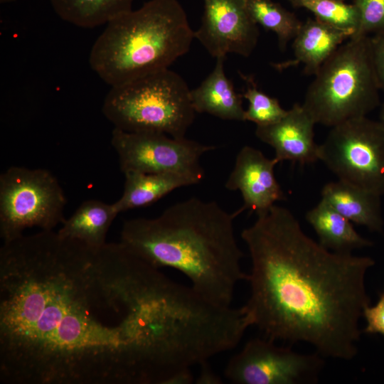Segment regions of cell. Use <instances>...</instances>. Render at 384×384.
I'll return each mask as SVG.
<instances>
[{"instance_id":"3957f363","label":"cell","mask_w":384,"mask_h":384,"mask_svg":"<svg viewBox=\"0 0 384 384\" xmlns=\"http://www.w3.org/2000/svg\"><path fill=\"white\" fill-rule=\"evenodd\" d=\"M237 215L214 201L190 198L156 218L124 221L120 242L154 267L182 273L208 302L230 307L237 284L247 277L235 235Z\"/></svg>"},{"instance_id":"6da1fadb","label":"cell","mask_w":384,"mask_h":384,"mask_svg":"<svg viewBox=\"0 0 384 384\" xmlns=\"http://www.w3.org/2000/svg\"><path fill=\"white\" fill-rule=\"evenodd\" d=\"M195 326L188 288L120 241L41 230L0 248L1 383L167 384Z\"/></svg>"},{"instance_id":"d4e9b609","label":"cell","mask_w":384,"mask_h":384,"mask_svg":"<svg viewBox=\"0 0 384 384\" xmlns=\"http://www.w3.org/2000/svg\"><path fill=\"white\" fill-rule=\"evenodd\" d=\"M363 316L366 321L363 332L384 336V292L380 294L375 305H369L363 309Z\"/></svg>"},{"instance_id":"83f0119b","label":"cell","mask_w":384,"mask_h":384,"mask_svg":"<svg viewBox=\"0 0 384 384\" xmlns=\"http://www.w3.org/2000/svg\"><path fill=\"white\" fill-rule=\"evenodd\" d=\"M378 122L380 124L384 133V105L382 106Z\"/></svg>"},{"instance_id":"30bf717a","label":"cell","mask_w":384,"mask_h":384,"mask_svg":"<svg viewBox=\"0 0 384 384\" xmlns=\"http://www.w3.org/2000/svg\"><path fill=\"white\" fill-rule=\"evenodd\" d=\"M319 353L301 354L265 336L248 341L227 363L225 377L235 384H304L318 381Z\"/></svg>"},{"instance_id":"cb8c5ba5","label":"cell","mask_w":384,"mask_h":384,"mask_svg":"<svg viewBox=\"0 0 384 384\" xmlns=\"http://www.w3.org/2000/svg\"><path fill=\"white\" fill-rule=\"evenodd\" d=\"M360 15L356 36L384 34V0H351Z\"/></svg>"},{"instance_id":"52a82bcc","label":"cell","mask_w":384,"mask_h":384,"mask_svg":"<svg viewBox=\"0 0 384 384\" xmlns=\"http://www.w3.org/2000/svg\"><path fill=\"white\" fill-rule=\"evenodd\" d=\"M67 203L57 178L45 169L12 166L0 174V236L16 239L28 228L51 230L65 221Z\"/></svg>"},{"instance_id":"8fae6325","label":"cell","mask_w":384,"mask_h":384,"mask_svg":"<svg viewBox=\"0 0 384 384\" xmlns=\"http://www.w3.org/2000/svg\"><path fill=\"white\" fill-rule=\"evenodd\" d=\"M201 23L194 37L213 58L234 53L250 56L260 36L247 0H203Z\"/></svg>"},{"instance_id":"4316f807","label":"cell","mask_w":384,"mask_h":384,"mask_svg":"<svg viewBox=\"0 0 384 384\" xmlns=\"http://www.w3.org/2000/svg\"><path fill=\"white\" fill-rule=\"evenodd\" d=\"M201 371L198 378L196 380V383L206 384V383H221V379L218 376L213 370L210 369L208 364V361L204 362L200 365Z\"/></svg>"},{"instance_id":"5b68a950","label":"cell","mask_w":384,"mask_h":384,"mask_svg":"<svg viewBox=\"0 0 384 384\" xmlns=\"http://www.w3.org/2000/svg\"><path fill=\"white\" fill-rule=\"evenodd\" d=\"M379 90L370 36H353L321 65L302 105L316 124L332 127L366 117L380 103Z\"/></svg>"},{"instance_id":"277c9868","label":"cell","mask_w":384,"mask_h":384,"mask_svg":"<svg viewBox=\"0 0 384 384\" xmlns=\"http://www.w3.org/2000/svg\"><path fill=\"white\" fill-rule=\"evenodd\" d=\"M194 37L178 0H150L106 24L92 46L89 64L110 87L169 68Z\"/></svg>"},{"instance_id":"d6986e66","label":"cell","mask_w":384,"mask_h":384,"mask_svg":"<svg viewBox=\"0 0 384 384\" xmlns=\"http://www.w3.org/2000/svg\"><path fill=\"white\" fill-rule=\"evenodd\" d=\"M305 218L317 235L319 242L331 251L352 253L373 244L358 233L352 222L321 199L306 212Z\"/></svg>"},{"instance_id":"ba28073f","label":"cell","mask_w":384,"mask_h":384,"mask_svg":"<svg viewBox=\"0 0 384 384\" xmlns=\"http://www.w3.org/2000/svg\"><path fill=\"white\" fill-rule=\"evenodd\" d=\"M319 160L338 180L384 195V133L378 121L351 119L331 127Z\"/></svg>"},{"instance_id":"484cf974","label":"cell","mask_w":384,"mask_h":384,"mask_svg":"<svg viewBox=\"0 0 384 384\" xmlns=\"http://www.w3.org/2000/svg\"><path fill=\"white\" fill-rule=\"evenodd\" d=\"M373 65L380 90L384 92V34L370 36Z\"/></svg>"},{"instance_id":"f546056e","label":"cell","mask_w":384,"mask_h":384,"mask_svg":"<svg viewBox=\"0 0 384 384\" xmlns=\"http://www.w3.org/2000/svg\"><path fill=\"white\" fill-rule=\"evenodd\" d=\"M336 1H343L344 0H336Z\"/></svg>"},{"instance_id":"9a60e30c","label":"cell","mask_w":384,"mask_h":384,"mask_svg":"<svg viewBox=\"0 0 384 384\" xmlns=\"http://www.w3.org/2000/svg\"><path fill=\"white\" fill-rule=\"evenodd\" d=\"M321 195V200L351 222L371 231L383 230L381 196L340 180L326 183Z\"/></svg>"},{"instance_id":"4fadbf2b","label":"cell","mask_w":384,"mask_h":384,"mask_svg":"<svg viewBox=\"0 0 384 384\" xmlns=\"http://www.w3.org/2000/svg\"><path fill=\"white\" fill-rule=\"evenodd\" d=\"M315 124L302 104L295 103L279 121L256 126L255 135L274 149V158L278 163L289 161L309 164L319 161V144L314 139Z\"/></svg>"},{"instance_id":"f1b7e54d","label":"cell","mask_w":384,"mask_h":384,"mask_svg":"<svg viewBox=\"0 0 384 384\" xmlns=\"http://www.w3.org/2000/svg\"><path fill=\"white\" fill-rule=\"evenodd\" d=\"M16 0H0L1 4H8L15 1Z\"/></svg>"},{"instance_id":"7c38bea8","label":"cell","mask_w":384,"mask_h":384,"mask_svg":"<svg viewBox=\"0 0 384 384\" xmlns=\"http://www.w3.org/2000/svg\"><path fill=\"white\" fill-rule=\"evenodd\" d=\"M279 164L257 149L243 146L238 153L233 171L225 183L230 191H239L243 206L237 212L249 209L257 215L268 210L278 201L286 199L276 179L274 167Z\"/></svg>"},{"instance_id":"7a4b0ae2","label":"cell","mask_w":384,"mask_h":384,"mask_svg":"<svg viewBox=\"0 0 384 384\" xmlns=\"http://www.w3.org/2000/svg\"><path fill=\"white\" fill-rule=\"evenodd\" d=\"M251 260L250 326L274 341L309 343L322 357L357 354L359 320L370 305V257L331 251L306 235L287 208L257 215L241 233Z\"/></svg>"},{"instance_id":"5bb4252c","label":"cell","mask_w":384,"mask_h":384,"mask_svg":"<svg viewBox=\"0 0 384 384\" xmlns=\"http://www.w3.org/2000/svg\"><path fill=\"white\" fill-rule=\"evenodd\" d=\"M352 36L351 31L331 26L316 18H309L302 23L293 40L294 58L274 63L273 67L282 70L301 63L306 75H314L333 53Z\"/></svg>"},{"instance_id":"ffe728a7","label":"cell","mask_w":384,"mask_h":384,"mask_svg":"<svg viewBox=\"0 0 384 384\" xmlns=\"http://www.w3.org/2000/svg\"><path fill=\"white\" fill-rule=\"evenodd\" d=\"M56 14L75 26L90 28L107 24L132 10L134 0H49Z\"/></svg>"},{"instance_id":"44dd1931","label":"cell","mask_w":384,"mask_h":384,"mask_svg":"<svg viewBox=\"0 0 384 384\" xmlns=\"http://www.w3.org/2000/svg\"><path fill=\"white\" fill-rule=\"evenodd\" d=\"M247 6L257 25L277 35L282 50L294 40L303 23L294 13L272 0H247Z\"/></svg>"},{"instance_id":"ac0fdd59","label":"cell","mask_w":384,"mask_h":384,"mask_svg":"<svg viewBox=\"0 0 384 384\" xmlns=\"http://www.w3.org/2000/svg\"><path fill=\"white\" fill-rule=\"evenodd\" d=\"M118 213L113 203L97 199L83 201L58 230L59 235L80 241L92 249L106 244L107 231Z\"/></svg>"},{"instance_id":"2e32d148","label":"cell","mask_w":384,"mask_h":384,"mask_svg":"<svg viewBox=\"0 0 384 384\" xmlns=\"http://www.w3.org/2000/svg\"><path fill=\"white\" fill-rule=\"evenodd\" d=\"M225 56L216 58L213 71L201 83L191 90L196 112L207 113L225 120L245 121L242 95L238 94L224 70Z\"/></svg>"},{"instance_id":"e0dca14e","label":"cell","mask_w":384,"mask_h":384,"mask_svg":"<svg viewBox=\"0 0 384 384\" xmlns=\"http://www.w3.org/2000/svg\"><path fill=\"white\" fill-rule=\"evenodd\" d=\"M125 181L121 197L113 203L119 214L122 212L151 205L172 191L201 181L188 175L173 173H124Z\"/></svg>"},{"instance_id":"8992f818","label":"cell","mask_w":384,"mask_h":384,"mask_svg":"<svg viewBox=\"0 0 384 384\" xmlns=\"http://www.w3.org/2000/svg\"><path fill=\"white\" fill-rule=\"evenodd\" d=\"M110 87L102 110L114 128L186 137L196 111L191 90L177 73L168 68Z\"/></svg>"},{"instance_id":"9c48e42d","label":"cell","mask_w":384,"mask_h":384,"mask_svg":"<svg viewBox=\"0 0 384 384\" xmlns=\"http://www.w3.org/2000/svg\"><path fill=\"white\" fill-rule=\"evenodd\" d=\"M111 144L121 171L173 173L194 176L201 181L204 170L201 156L215 149L185 138L176 139L158 132H131L114 128Z\"/></svg>"},{"instance_id":"7402d4cb","label":"cell","mask_w":384,"mask_h":384,"mask_svg":"<svg viewBox=\"0 0 384 384\" xmlns=\"http://www.w3.org/2000/svg\"><path fill=\"white\" fill-rule=\"evenodd\" d=\"M297 7L311 11L315 18L331 26L351 31L356 36L360 27V15L353 4L336 0H290ZM353 37V36H352Z\"/></svg>"},{"instance_id":"603a6c76","label":"cell","mask_w":384,"mask_h":384,"mask_svg":"<svg viewBox=\"0 0 384 384\" xmlns=\"http://www.w3.org/2000/svg\"><path fill=\"white\" fill-rule=\"evenodd\" d=\"M246 88L242 95L248 102L245 111V121L252 122L256 126L267 125L282 118L287 110L282 108L277 98L269 96L258 89L252 76L242 75Z\"/></svg>"}]
</instances>
